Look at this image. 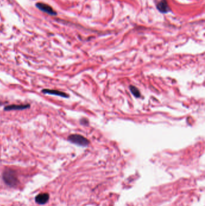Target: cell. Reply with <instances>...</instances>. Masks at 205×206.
Listing matches in <instances>:
<instances>
[{"label":"cell","mask_w":205,"mask_h":206,"mask_svg":"<svg viewBox=\"0 0 205 206\" xmlns=\"http://www.w3.org/2000/svg\"><path fill=\"white\" fill-rule=\"evenodd\" d=\"M42 92L45 94H50V95H56L62 96V97L64 98H68L69 97V95L66 94L64 92L59 91V90H51V89H44L42 90Z\"/></svg>","instance_id":"5"},{"label":"cell","mask_w":205,"mask_h":206,"mask_svg":"<svg viewBox=\"0 0 205 206\" xmlns=\"http://www.w3.org/2000/svg\"><path fill=\"white\" fill-rule=\"evenodd\" d=\"M68 140L70 142L74 143L81 147H86L90 143L89 141L87 138L80 135H71L69 136Z\"/></svg>","instance_id":"2"},{"label":"cell","mask_w":205,"mask_h":206,"mask_svg":"<svg viewBox=\"0 0 205 206\" xmlns=\"http://www.w3.org/2000/svg\"><path fill=\"white\" fill-rule=\"evenodd\" d=\"M50 195L48 193H40L36 197V202L39 204H46L49 200Z\"/></svg>","instance_id":"6"},{"label":"cell","mask_w":205,"mask_h":206,"mask_svg":"<svg viewBox=\"0 0 205 206\" xmlns=\"http://www.w3.org/2000/svg\"><path fill=\"white\" fill-rule=\"evenodd\" d=\"M156 8L162 13L167 14L171 11V9L169 7V5L168 4L167 0H161L156 5Z\"/></svg>","instance_id":"4"},{"label":"cell","mask_w":205,"mask_h":206,"mask_svg":"<svg viewBox=\"0 0 205 206\" xmlns=\"http://www.w3.org/2000/svg\"><path fill=\"white\" fill-rule=\"evenodd\" d=\"M36 7H38L40 10L45 12V13L52 15V16H56L57 15V12L54 10L50 5H48L45 3H36Z\"/></svg>","instance_id":"3"},{"label":"cell","mask_w":205,"mask_h":206,"mask_svg":"<svg viewBox=\"0 0 205 206\" xmlns=\"http://www.w3.org/2000/svg\"><path fill=\"white\" fill-rule=\"evenodd\" d=\"M129 88H130V90H131V93L135 96V97H136V98L140 97L141 94H140V90H138L136 87H135L134 86H130Z\"/></svg>","instance_id":"8"},{"label":"cell","mask_w":205,"mask_h":206,"mask_svg":"<svg viewBox=\"0 0 205 206\" xmlns=\"http://www.w3.org/2000/svg\"><path fill=\"white\" fill-rule=\"evenodd\" d=\"M3 178L4 182L11 187H15L19 184V180L15 171L7 169L4 171Z\"/></svg>","instance_id":"1"},{"label":"cell","mask_w":205,"mask_h":206,"mask_svg":"<svg viewBox=\"0 0 205 206\" xmlns=\"http://www.w3.org/2000/svg\"><path fill=\"white\" fill-rule=\"evenodd\" d=\"M30 107L29 104L25 105H9L5 107L4 110L6 111H10V110H24V109L28 108Z\"/></svg>","instance_id":"7"}]
</instances>
